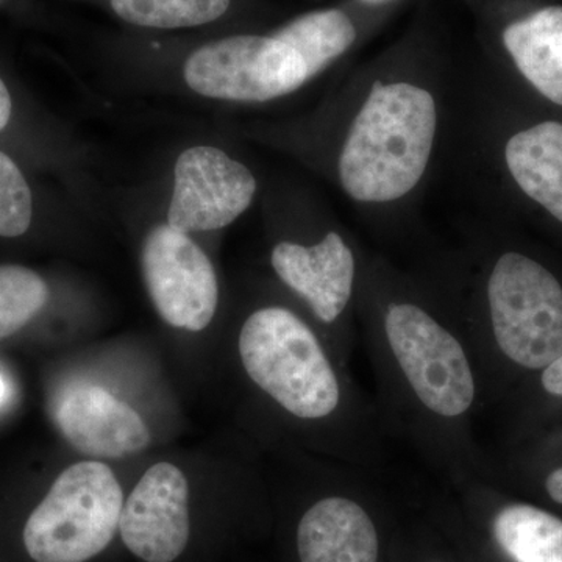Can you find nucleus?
<instances>
[{
    "mask_svg": "<svg viewBox=\"0 0 562 562\" xmlns=\"http://www.w3.org/2000/svg\"><path fill=\"white\" fill-rule=\"evenodd\" d=\"M492 333L509 361L543 371L562 357V286L538 261L502 255L487 281Z\"/></svg>",
    "mask_w": 562,
    "mask_h": 562,
    "instance_id": "5",
    "label": "nucleus"
},
{
    "mask_svg": "<svg viewBox=\"0 0 562 562\" xmlns=\"http://www.w3.org/2000/svg\"><path fill=\"white\" fill-rule=\"evenodd\" d=\"M492 531L514 562H562V520L541 508L525 503L505 506Z\"/></svg>",
    "mask_w": 562,
    "mask_h": 562,
    "instance_id": "15",
    "label": "nucleus"
},
{
    "mask_svg": "<svg viewBox=\"0 0 562 562\" xmlns=\"http://www.w3.org/2000/svg\"><path fill=\"white\" fill-rule=\"evenodd\" d=\"M438 127L432 95L412 83L375 81L351 124L339 179L351 199L394 202L419 183Z\"/></svg>",
    "mask_w": 562,
    "mask_h": 562,
    "instance_id": "1",
    "label": "nucleus"
},
{
    "mask_svg": "<svg viewBox=\"0 0 562 562\" xmlns=\"http://www.w3.org/2000/svg\"><path fill=\"white\" fill-rule=\"evenodd\" d=\"M273 36L297 52L312 79L350 49L357 29L342 11L325 10L297 18Z\"/></svg>",
    "mask_w": 562,
    "mask_h": 562,
    "instance_id": "16",
    "label": "nucleus"
},
{
    "mask_svg": "<svg viewBox=\"0 0 562 562\" xmlns=\"http://www.w3.org/2000/svg\"><path fill=\"white\" fill-rule=\"evenodd\" d=\"M122 490L109 465L83 461L58 475L24 528L36 562H87L120 530Z\"/></svg>",
    "mask_w": 562,
    "mask_h": 562,
    "instance_id": "3",
    "label": "nucleus"
},
{
    "mask_svg": "<svg viewBox=\"0 0 562 562\" xmlns=\"http://www.w3.org/2000/svg\"><path fill=\"white\" fill-rule=\"evenodd\" d=\"M271 261L277 276L305 299L325 324H333L349 305L355 258L338 233L330 232L310 247L288 241L277 244Z\"/></svg>",
    "mask_w": 562,
    "mask_h": 562,
    "instance_id": "11",
    "label": "nucleus"
},
{
    "mask_svg": "<svg viewBox=\"0 0 562 562\" xmlns=\"http://www.w3.org/2000/svg\"><path fill=\"white\" fill-rule=\"evenodd\" d=\"M546 490L557 503H562V468L550 473L546 482Z\"/></svg>",
    "mask_w": 562,
    "mask_h": 562,
    "instance_id": "22",
    "label": "nucleus"
},
{
    "mask_svg": "<svg viewBox=\"0 0 562 562\" xmlns=\"http://www.w3.org/2000/svg\"><path fill=\"white\" fill-rule=\"evenodd\" d=\"M503 43L525 79L562 106V7H547L508 25Z\"/></svg>",
    "mask_w": 562,
    "mask_h": 562,
    "instance_id": "14",
    "label": "nucleus"
},
{
    "mask_svg": "<svg viewBox=\"0 0 562 562\" xmlns=\"http://www.w3.org/2000/svg\"><path fill=\"white\" fill-rule=\"evenodd\" d=\"M384 336L403 382L422 408L443 420L471 412L475 373L464 346L449 328L416 303H391Z\"/></svg>",
    "mask_w": 562,
    "mask_h": 562,
    "instance_id": "4",
    "label": "nucleus"
},
{
    "mask_svg": "<svg viewBox=\"0 0 562 562\" xmlns=\"http://www.w3.org/2000/svg\"><path fill=\"white\" fill-rule=\"evenodd\" d=\"M111 7L140 27L181 29L220 20L231 0H111Z\"/></svg>",
    "mask_w": 562,
    "mask_h": 562,
    "instance_id": "17",
    "label": "nucleus"
},
{
    "mask_svg": "<svg viewBox=\"0 0 562 562\" xmlns=\"http://www.w3.org/2000/svg\"><path fill=\"white\" fill-rule=\"evenodd\" d=\"M49 299L46 281L22 266H0V339L21 330Z\"/></svg>",
    "mask_w": 562,
    "mask_h": 562,
    "instance_id": "18",
    "label": "nucleus"
},
{
    "mask_svg": "<svg viewBox=\"0 0 562 562\" xmlns=\"http://www.w3.org/2000/svg\"><path fill=\"white\" fill-rule=\"evenodd\" d=\"M11 117V98L5 83L0 79V132L7 127Z\"/></svg>",
    "mask_w": 562,
    "mask_h": 562,
    "instance_id": "21",
    "label": "nucleus"
},
{
    "mask_svg": "<svg viewBox=\"0 0 562 562\" xmlns=\"http://www.w3.org/2000/svg\"><path fill=\"white\" fill-rule=\"evenodd\" d=\"M254 173L216 147H191L177 160L168 224L181 233L220 231L249 209Z\"/></svg>",
    "mask_w": 562,
    "mask_h": 562,
    "instance_id": "8",
    "label": "nucleus"
},
{
    "mask_svg": "<svg viewBox=\"0 0 562 562\" xmlns=\"http://www.w3.org/2000/svg\"><path fill=\"white\" fill-rule=\"evenodd\" d=\"M190 490L183 472L158 462L122 505V541L146 562H173L190 539Z\"/></svg>",
    "mask_w": 562,
    "mask_h": 562,
    "instance_id": "9",
    "label": "nucleus"
},
{
    "mask_svg": "<svg viewBox=\"0 0 562 562\" xmlns=\"http://www.w3.org/2000/svg\"><path fill=\"white\" fill-rule=\"evenodd\" d=\"M239 357L251 382L299 419L331 416L341 386L312 328L280 306L258 310L239 335Z\"/></svg>",
    "mask_w": 562,
    "mask_h": 562,
    "instance_id": "2",
    "label": "nucleus"
},
{
    "mask_svg": "<svg viewBox=\"0 0 562 562\" xmlns=\"http://www.w3.org/2000/svg\"><path fill=\"white\" fill-rule=\"evenodd\" d=\"M7 394V384L3 382L2 376H0V402L3 401V397H5Z\"/></svg>",
    "mask_w": 562,
    "mask_h": 562,
    "instance_id": "23",
    "label": "nucleus"
},
{
    "mask_svg": "<svg viewBox=\"0 0 562 562\" xmlns=\"http://www.w3.org/2000/svg\"><path fill=\"white\" fill-rule=\"evenodd\" d=\"M364 2H369V3H383V2H387V0H364Z\"/></svg>",
    "mask_w": 562,
    "mask_h": 562,
    "instance_id": "24",
    "label": "nucleus"
},
{
    "mask_svg": "<svg viewBox=\"0 0 562 562\" xmlns=\"http://www.w3.org/2000/svg\"><path fill=\"white\" fill-rule=\"evenodd\" d=\"M505 160L520 190L562 222V124L542 122L516 133Z\"/></svg>",
    "mask_w": 562,
    "mask_h": 562,
    "instance_id": "13",
    "label": "nucleus"
},
{
    "mask_svg": "<svg viewBox=\"0 0 562 562\" xmlns=\"http://www.w3.org/2000/svg\"><path fill=\"white\" fill-rule=\"evenodd\" d=\"M32 192L16 162L0 151V236L16 238L31 227Z\"/></svg>",
    "mask_w": 562,
    "mask_h": 562,
    "instance_id": "19",
    "label": "nucleus"
},
{
    "mask_svg": "<svg viewBox=\"0 0 562 562\" xmlns=\"http://www.w3.org/2000/svg\"><path fill=\"white\" fill-rule=\"evenodd\" d=\"M184 80L205 98L268 102L299 90L308 74L297 52L276 36L239 35L191 54Z\"/></svg>",
    "mask_w": 562,
    "mask_h": 562,
    "instance_id": "6",
    "label": "nucleus"
},
{
    "mask_svg": "<svg viewBox=\"0 0 562 562\" xmlns=\"http://www.w3.org/2000/svg\"><path fill=\"white\" fill-rule=\"evenodd\" d=\"M143 273L155 308L176 328L202 331L220 301L216 272L188 233L158 225L143 247Z\"/></svg>",
    "mask_w": 562,
    "mask_h": 562,
    "instance_id": "7",
    "label": "nucleus"
},
{
    "mask_svg": "<svg viewBox=\"0 0 562 562\" xmlns=\"http://www.w3.org/2000/svg\"><path fill=\"white\" fill-rule=\"evenodd\" d=\"M55 420L66 441L88 457L120 460L143 452L150 442L139 414L94 384H72L63 391Z\"/></svg>",
    "mask_w": 562,
    "mask_h": 562,
    "instance_id": "10",
    "label": "nucleus"
},
{
    "mask_svg": "<svg viewBox=\"0 0 562 562\" xmlns=\"http://www.w3.org/2000/svg\"><path fill=\"white\" fill-rule=\"evenodd\" d=\"M301 562H379V532L368 512L347 497H327L303 514Z\"/></svg>",
    "mask_w": 562,
    "mask_h": 562,
    "instance_id": "12",
    "label": "nucleus"
},
{
    "mask_svg": "<svg viewBox=\"0 0 562 562\" xmlns=\"http://www.w3.org/2000/svg\"><path fill=\"white\" fill-rule=\"evenodd\" d=\"M541 382L549 394L562 397V357L543 369Z\"/></svg>",
    "mask_w": 562,
    "mask_h": 562,
    "instance_id": "20",
    "label": "nucleus"
}]
</instances>
